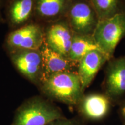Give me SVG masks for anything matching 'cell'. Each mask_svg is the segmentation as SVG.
<instances>
[{
    "label": "cell",
    "instance_id": "cell-11",
    "mask_svg": "<svg viewBox=\"0 0 125 125\" xmlns=\"http://www.w3.org/2000/svg\"><path fill=\"white\" fill-rule=\"evenodd\" d=\"M108 57L100 51H94L86 54L78 62L77 74L84 91L108 61Z\"/></svg>",
    "mask_w": 125,
    "mask_h": 125
},
{
    "label": "cell",
    "instance_id": "cell-17",
    "mask_svg": "<svg viewBox=\"0 0 125 125\" xmlns=\"http://www.w3.org/2000/svg\"><path fill=\"white\" fill-rule=\"evenodd\" d=\"M121 113L122 115V116L123 118V119L125 121V103L123 104L122 106L121 109Z\"/></svg>",
    "mask_w": 125,
    "mask_h": 125
},
{
    "label": "cell",
    "instance_id": "cell-1",
    "mask_svg": "<svg viewBox=\"0 0 125 125\" xmlns=\"http://www.w3.org/2000/svg\"><path fill=\"white\" fill-rule=\"evenodd\" d=\"M39 86L48 97L70 106L76 107L84 94L80 79L75 72L54 74Z\"/></svg>",
    "mask_w": 125,
    "mask_h": 125
},
{
    "label": "cell",
    "instance_id": "cell-18",
    "mask_svg": "<svg viewBox=\"0 0 125 125\" xmlns=\"http://www.w3.org/2000/svg\"><path fill=\"white\" fill-rule=\"evenodd\" d=\"M123 1H124V2H125V0H123Z\"/></svg>",
    "mask_w": 125,
    "mask_h": 125
},
{
    "label": "cell",
    "instance_id": "cell-14",
    "mask_svg": "<svg viewBox=\"0 0 125 125\" xmlns=\"http://www.w3.org/2000/svg\"><path fill=\"white\" fill-rule=\"evenodd\" d=\"M99 21L125 12L123 0H89Z\"/></svg>",
    "mask_w": 125,
    "mask_h": 125
},
{
    "label": "cell",
    "instance_id": "cell-15",
    "mask_svg": "<svg viewBox=\"0 0 125 125\" xmlns=\"http://www.w3.org/2000/svg\"><path fill=\"white\" fill-rule=\"evenodd\" d=\"M35 0H14L10 7L12 23L20 24L27 20L35 8Z\"/></svg>",
    "mask_w": 125,
    "mask_h": 125
},
{
    "label": "cell",
    "instance_id": "cell-4",
    "mask_svg": "<svg viewBox=\"0 0 125 125\" xmlns=\"http://www.w3.org/2000/svg\"><path fill=\"white\" fill-rule=\"evenodd\" d=\"M65 16L74 34L92 35L99 19L89 0H72Z\"/></svg>",
    "mask_w": 125,
    "mask_h": 125
},
{
    "label": "cell",
    "instance_id": "cell-8",
    "mask_svg": "<svg viewBox=\"0 0 125 125\" xmlns=\"http://www.w3.org/2000/svg\"><path fill=\"white\" fill-rule=\"evenodd\" d=\"M45 42V35L38 25L31 24L20 28L9 34V46L18 50L38 51Z\"/></svg>",
    "mask_w": 125,
    "mask_h": 125
},
{
    "label": "cell",
    "instance_id": "cell-16",
    "mask_svg": "<svg viewBox=\"0 0 125 125\" xmlns=\"http://www.w3.org/2000/svg\"><path fill=\"white\" fill-rule=\"evenodd\" d=\"M85 121L80 116H76L72 118L59 119L48 123L46 125H84Z\"/></svg>",
    "mask_w": 125,
    "mask_h": 125
},
{
    "label": "cell",
    "instance_id": "cell-9",
    "mask_svg": "<svg viewBox=\"0 0 125 125\" xmlns=\"http://www.w3.org/2000/svg\"><path fill=\"white\" fill-rule=\"evenodd\" d=\"M12 59L19 71L31 82L39 86L42 68L40 51L19 50L12 54Z\"/></svg>",
    "mask_w": 125,
    "mask_h": 125
},
{
    "label": "cell",
    "instance_id": "cell-5",
    "mask_svg": "<svg viewBox=\"0 0 125 125\" xmlns=\"http://www.w3.org/2000/svg\"><path fill=\"white\" fill-rule=\"evenodd\" d=\"M103 86L104 94L112 102L119 100L125 94V56L108 61Z\"/></svg>",
    "mask_w": 125,
    "mask_h": 125
},
{
    "label": "cell",
    "instance_id": "cell-12",
    "mask_svg": "<svg viewBox=\"0 0 125 125\" xmlns=\"http://www.w3.org/2000/svg\"><path fill=\"white\" fill-rule=\"evenodd\" d=\"M72 0H35V8L40 16L55 19L65 16Z\"/></svg>",
    "mask_w": 125,
    "mask_h": 125
},
{
    "label": "cell",
    "instance_id": "cell-6",
    "mask_svg": "<svg viewBox=\"0 0 125 125\" xmlns=\"http://www.w3.org/2000/svg\"><path fill=\"white\" fill-rule=\"evenodd\" d=\"M42 56V68L40 86L50 76L64 72L77 73L78 62L71 60L51 49L44 42L40 48Z\"/></svg>",
    "mask_w": 125,
    "mask_h": 125
},
{
    "label": "cell",
    "instance_id": "cell-10",
    "mask_svg": "<svg viewBox=\"0 0 125 125\" xmlns=\"http://www.w3.org/2000/svg\"><path fill=\"white\" fill-rule=\"evenodd\" d=\"M73 35L74 32L67 20H61L48 27L45 42L53 51L68 57Z\"/></svg>",
    "mask_w": 125,
    "mask_h": 125
},
{
    "label": "cell",
    "instance_id": "cell-3",
    "mask_svg": "<svg viewBox=\"0 0 125 125\" xmlns=\"http://www.w3.org/2000/svg\"><path fill=\"white\" fill-rule=\"evenodd\" d=\"M92 37L109 59L114 57L116 46L125 37V12L99 21Z\"/></svg>",
    "mask_w": 125,
    "mask_h": 125
},
{
    "label": "cell",
    "instance_id": "cell-13",
    "mask_svg": "<svg viewBox=\"0 0 125 125\" xmlns=\"http://www.w3.org/2000/svg\"><path fill=\"white\" fill-rule=\"evenodd\" d=\"M94 51L102 52L98 48L92 35H79L74 33L68 58L74 62H79L86 54Z\"/></svg>",
    "mask_w": 125,
    "mask_h": 125
},
{
    "label": "cell",
    "instance_id": "cell-2",
    "mask_svg": "<svg viewBox=\"0 0 125 125\" xmlns=\"http://www.w3.org/2000/svg\"><path fill=\"white\" fill-rule=\"evenodd\" d=\"M65 117L62 111L51 103L35 97L17 108L10 125H46Z\"/></svg>",
    "mask_w": 125,
    "mask_h": 125
},
{
    "label": "cell",
    "instance_id": "cell-7",
    "mask_svg": "<svg viewBox=\"0 0 125 125\" xmlns=\"http://www.w3.org/2000/svg\"><path fill=\"white\" fill-rule=\"evenodd\" d=\"M111 103L105 94L92 93L84 94L76 107L79 116L84 121H98L108 115Z\"/></svg>",
    "mask_w": 125,
    "mask_h": 125
}]
</instances>
